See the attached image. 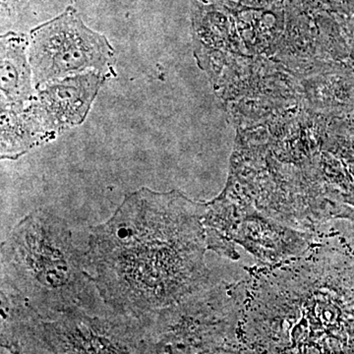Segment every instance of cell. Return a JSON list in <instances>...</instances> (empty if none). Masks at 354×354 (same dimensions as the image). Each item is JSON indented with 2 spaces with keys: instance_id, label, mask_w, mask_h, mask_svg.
<instances>
[{
  "instance_id": "obj_1",
  "label": "cell",
  "mask_w": 354,
  "mask_h": 354,
  "mask_svg": "<svg viewBox=\"0 0 354 354\" xmlns=\"http://www.w3.org/2000/svg\"><path fill=\"white\" fill-rule=\"evenodd\" d=\"M206 209L179 191L143 187L91 228L88 272L104 304L116 314L143 318L211 283Z\"/></svg>"
},
{
  "instance_id": "obj_2",
  "label": "cell",
  "mask_w": 354,
  "mask_h": 354,
  "mask_svg": "<svg viewBox=\"0 0 354 354\" xmlns=\"http://www.w3.org/2000/svg\"><path fill=\"white\" fill-rule=\"evenodd\" d=\"M88 263V241L44 209L26 216L1 246V297L43 320L64 313L114 312L104 304Z\"/></svg>"
},
{
  "instance_id": "obj_3",
  "label": "cell",
  "mask_w": 354,
  "mask_h": 354,
  "mask_svg": "<svg viewBox=\"0 0 354 354\" xmlns=\"http://www.w3.org/2000/svg\"><path fill=\"white\" fill-rule=\"evenodd\" d=\"M1 353H149L145 319L74 311L43 320L3 304Z\"/></svg>"
},
{
  "instance_id": "obj_4",
  "label": "cell",
  "mask_w": 354,
  "mask_h": 354,
  "mask_svg": "<svg viewBox=\"0 0 354 354\" xmlns=\"http://www.w3.org/2000/svg\"><path fill=\"white\" fill-rule=\"evenodd\" d=\"M243 290L211 283L146 316L149 353H239Z\"/></svg>"
},
{
  "instance_id": "obj_5",
  "label": "cell",
  "mask_w": 354,
  "mask_h": 354,
  "mask_svg": "<svg viewBox=\"0 0 354 354\" xmlns=\"http://www.w3.org/2000/svg\"><path fill=\"white\" fill-rule=\"evenodd\" d=\"M28 55L36 88L87 72L106 79L115 75L113 46L104 35L87 27L73 7L32 30Z\"/></svg>"
},
{
  "instance_id": "obj_6",
  "label": "cell",
  "mask_w": 354,
  "mask_h": 354,
  "mask_svg": "<svg viewBox=\"0 0 354 354\" xmlns=\"http://www.w3.org/2000/svg\"><path fill=\"white\" fill-rule=\"evenodd\" d=\"M208 248L234 258L232 241L266 261L285 260L304 252L305 234L291 230L250 205L218 197L207 204L204 216Z\"/></svg>"
},
{
  "instance_id": "obj_7",
  "label": "cell",
  "mask_w": 354,
  "mask_h": 354,
  "mask_svg": "<svg viewBox=\"0 0 354 354\" xmlns=\"http://www.w3.org/2000/svg\"><path fill=\"white\" fill-rule=\"evenodd\" d=\"M106 78L97 72H87L51 81L36 88L30 106L55 139L87 118L95 97Z\"/></svg>"
},
{
  "instance_id": "obj_8",
  "label": "cell",
  "mask_w": 354,
  "mask_h": 354,
  "mask_svg": "<svg viewBox=\"0 0 354 354\" xmlns=\"http://www.w3.org/2000/svg\"><path fill=\"white\" fill-rule=\"evenodd\" d=\"M1 109H22L36 95L28 55L29 37L9 32L1 36Z\"/></svg>"
},
{
  "instance_id": "obj_9",
  "label": "cell",
  "mask_w": 354,
  "mask_h": 354,
  "mask_svg": "<svg viewBox=\"0 0 354 354\" xmlns=\"http://www.w3.org/2000/svg\"><path fill=\"white\" fill-rule=\"evenodd\" d=\"M53 141L31 106L1 109V158L16 160L35 147Z\"/></svg>"
},
{
  "instance_id": "obj_10",
  "label": "cell",
  "mask_w": 354,
  "mask_h": 354,
  "mask_svg": "<svg viewBox=\"0 0 354 354\" xmlns=\"http://www.w3.org/2000/svg\"><path fill=\"white\" fill-rule=\"evenodd\" d=\"M28 0H1V17H11L19 12L20 9L27 3Z\"/></svg>"
}]
</instances>
